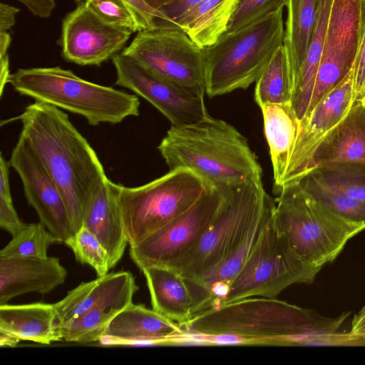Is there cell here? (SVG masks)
<instances>
[{
  "instance_id": "cell-45",
  "label": "cell",
  "mask_w": 365,
  "mask_h": 365,
  "mask_svg": "<svg viewBox=\"0 0 365 365\" xmlns=\"http://www.w3.org/2000/svg\"><path fill=\"white\" fill-rule=\"evenodd\" d=\"M0 83L1 95L3 93L4 86L8 83V78L10 75L8 54L3 56H0Z\"/></svg>"
},
{
  "instance_id": "cell-8",
  "label": "cell",
  "mask_w": 365,
  "mask_h": 365,
  "mask_svg": "<svg viewBox=\"0 0 365 365\" xmlns=\"http://www.w3.org/2000/svg\"><path fill=\"white\" fill-rule=\"evenodd\" d=\"M211 187L185 168L170 170L138 187L119 184V205L130 247L186 211Z\"/></svg>"
},
{
  "instance_id": "cell-6",
  "label": "cell",
  "mask_w": 365,
  "mask_h": 365,
  "mask_svg": "<svg viewBox=\"0 0 365 365\" xmlns=\"http://www.w3.org/2000/svg\"><path fill=\"white\" fill-rule=\"evenodd\" d=\"M283 8L204 48L205 92L210 97L245 89L256 82L283 45Z\"/></svg>"
},
{
  "instance_id": "cell-2",
  "label": "cell",
  "mask_w": 365,
  "mask_h": 365,
  "mask_svg": "<svg viewBox=\"0 0 365 365\" xmlns=\"http://www.w3.org/2000/svg\"><path fill=\"white\" fill-rule=\"evenodd\" d=\"M349 313L324 317L277 298L252 297L202 312L180 324L185 334H232L246 344L304 346L316 333L337 331Z\"/></svg>"
},
{
  "instance_id": "cell-21",
  "label": "cell",
  "mask_w": 365,
  "mask_h": 365,
  "mask_svg": "<svg viewBox=\"0 0 365 365\" xmlns=\"http://www.w3.org/2000/svg\"><path fill=\"white\" fill-rule=\"evenodd\" d=\"M354 162L365 165V103L355 101L345 117L323 139L309 173L317 167Z\"/></svg>"
},
{
  "instance_id": "cell-17",
  "label": "cell",
  "mask_w": 365,
  "mask_h": 365,
  "mask_svg": "<svg viewBox=\"0 0 365 365\" xmlns=\"http://www.w3.org/2000/svg\"><path fill=\"white\" fill-rule=\"evenodd\" d=\"M185 334L180 324L133 302L118 313L100 339L102 344H170Z\"/></svg>"
},
{
  "instance_id": "cell-20",
  "label": "cell",
  "mask_w": 365,
  "mask_h": 365,
  "mask_svg": "<svg viewBox=\"0 0 365 365\" xmlns=\"http://www.w3.org/2000/svg\"><path fill=\"white\" fill-rule=\"evenodd\" d=\"M274 206L275 200L272 197L240 244L220 262L197 279H185L192 299L194 317L210 308V290L215 285H230L241 270L265 225L272 216Z\"/></svg>"
},
{
  "instance_id": "cell-9",
  "label": "cell",
  "mask_w": 365,
  "mask_h": 365,
  "mask_svg": "<svg viewBox=\"0 0 365 365\" xmlns=\"http://www.w3.org/2000/svg\"><path fill=\"white\" fill-rule=\"evenodd\" d=\"M320 269L294 251L272 216L220 305L252 297L277 298L290 285L312 282Z\"/></svg>"
},
{
  "instance_id": "cell-10",
  "label": "cell",
  "mask_w": 365,
  "mask_h": 365,
  "mask_svg": "<svg viewBox=\"0 0 365 365\" xmlns=\"http://www.w3.org/2000/svg\"><path fill=\"white\" fill-rule=\"evenodd\" d=\"M122 53L158 76L204 96L203 48L179 26L159 21L138 31Z\"/></svg>"
},
{
  "instance_id": "cell-28",
  "label": "cell",
  "mask_w": 365,
  "mask_h": 365,
  "mask_svg": "<svg viewBox=\"0 0 365 365\" xmlns=\"http://www.w3.org/2000/svg\"><path fill=\"white\" fill-rule=\"evenodd\" d=\"M320 0H288L283 46L289 60L292 86L304 61L317 18Z\"/></svg>"
},
{
  "instance_id": "cell-33",
  "label": "cell",
  "mask_w": 365,
  "mask_h": 365,
  "mask_svg": "<svg viewBox=\"0 0 365 365\" xmlns=\"http://www.w3.org/2000/svg\"><path fill=\"white\" fill-rule=\"evenodd\" d=\"M56 242L59 240L41 222L26 224L0 251V257H46L48 248Z\"/></svg>"
},
{
  "instance_id": "cell-40",
  "label": "cell",
  "mask_w": 365,
  "mask_h": 365,
  "mask_svg": "<svg viewBox=\"0 0 365 365\" xmlns=\"http://www.w3.org/2000/svg\"><path fill=\"white\" fill-rule=\"evenodd\" d=\"M203 0H178L162 7L159 10L163 13L173 24L178 25V21L191 9Z\"/></svg>"
},
{
  "instance_id": "cell-39",
  "label": "cell",
  "mask_w": 365,
  "mask_h": 365,
  "mask_svg": "<svg viewBox=\"0 0 365 365\" xmlns=\"http://www.w3.org/2000/svg\"><path fill=\"white\" fill-rule=\"evenodd\" d=\"M26 225L20 220L12 200L0 197V227L14 237Z\"/></svg>"
},
{
  "instance_id": "cell-37",
  "label": "cell",
  "mask_w": 365,
  "mask_h": 365,
  "mask_svg": "<svg viewBox=\"0 0 365 365\" xmlns=\"http://www.w3.org/2000/svg\"><path fill=\"white\" fill-rule=\"evenodd\" d=\"M360 39L354 65L355 101L365 98V0H360Z\"/></svg>"
},
{
  "instance_id": "cell-15",
  "label": "cell",
  "mask_w": 365,
  "mask_h": 365,
  "mask_svg": "<svg viewBox=\"0 0 365 365\" xmlns=\"http://www.w3.org/2000/svg\"><path fill=\"white\" fill-rule=\"evenodd\" d=\"M9 164L19 175L26 200L37 212L40 222L60 242L66 244L74 231L63 197L21 135Z\"/></svg>"
},
{
  "instance_id": "cell-24",
  "label": "cell",
  "mask_w": 365,
  "mask_h": 365,
  "mask_svg": "<svg viewBox=\"0 0 365 365\" xmlns=\"http://www.w3.org/2000/svg\"><path fill=\"white\" fill-rule=\"evenodd\" d=\"M142 272L146 279L153 309L180 324L192 319V299L182 276L164 267H150Z\"/></svg>"
},
{
  "instance_id": "cell-29",
  "label": "cell",
  "mask_w": 365,
  "mask_h": 365,
  "mask_svg": "<svg viewBox=\"0 0 365 365\" xmlns=\"http://www.w3.org/2000/svg\"><path fill=\"white\" fill-rule=\"evenodd\" d=\"M136 292L130 290L120 294L68 322L56 324L62 340L80 344L99 341L115 316L132 303Z\"/></svg>"
},
{
  "instance_id": "cell-4",
  "label": "cell",
  "mask_w": 365,
  "mask_h": 365,
  "mask_svg": "<svg viewBox=\"0 0 365 365\" xmlns=\"http://www.w3.org/2000/svg\"><path fill=\"white\" fill-rule=\"evenodd\" d=\"M8 83L20 95L80 115L91 125L116 124L139 115L137 95L88 81L58 66L19 68L10 73Z\"/></svg>"
},
{
  "instance_id": "cell-25",
  "label": "cell",
  "mask_w": 365,
  "mask_h": 365,
  "mask_svg": "<svg viewBox=\"0 0 365 365\" xmlns=\"http://www.w3.org/2000/svg\"><path fill=\"white\" fill-rule=\"evenodd\" d=\"M260 108L269 148L274 184L279 190L283 185L299 120L291 103L269 104Z\"/></svg>"
},
{
  "instance_id": "cell-7",
  "label": "cell",
  "mask_w": 365,
  "mask_h": 365,
  "mask_svg": "<svg viewBox=\"0 0 365 365\" xmlns=\"http://www.w3.org/2000/svg\"><path fill=\"white\" fill-rule=\"evenodd\" d=\"M224 192L223 202L207 228L168 267L185 279H197L232 252L272 198L262 178L225 188Z\"/></svg>"
},
{
  "instance_id": "cell-22",
  "label": "cell",
  "mask_w": 365,
  "mask_h": 365,
  "mask_svg": "<svg viewBox=\"0 0 365 365\" xmlns=\"http://www.w3.org/2000/svg\"><path fill=\"white\" fill-rule=\"evenodd\" d=\"M130 290H138L130 272L108 273L96 279L82 282L69 291L61 301L53 304L56 324L77 318L105 301Z\"/></svg>"
},
{
  "instance_id": "cell-26",
  "label": "cell",
  "mask_w": 365,
  "mask_h": 365,
  "mask_svg": "<svg viewBox=\"0 0 365 365\" xmlns=\"http://www.w3.org/2000/svg\"><path fill=\"white\" fill-rule=\"evenodd\" d=\"M334 0H320L308 48L292 86V106L300 120L306 114L314 90Z\"/></svg>"
},
{
  "instance_id": "cell-31",
  "label": "cell",
  "mask_w": 365,
  "mask_h": 365,
  "mask_svg": "<svg viewBox=\"0 0 365 365\" xmlns=\"http://www.w3.org/2000/svg\"><path fill=\"white\" fill-rule=\"evenodd\" d=\"M319 182L352 198L365 202V165L354 162L334 163L311 170Z\"/></svg>"
},
{
  "instance_id": "cell-5",
  "label": "cell",
  "mask_w": 365,
  "mask_h": 365,
  "mask_svg": "<svg viewBox=\"0 0 365 365\" xmlns=\"http://www.w3.org/2000/svg\"><path fill=\"white\" fill-rule=\"evenodd\" d=\"M273 211L278 232L302 258L322 268L333 262L365 223L343 217L307 193L297 181L279 190Z\"/></svg>"
},
{
  "instance_id": "cell-32",
  "label": "cell",
  "mask_w": 365,
  "mask_h": 365,
  "mask_svg": "<svg viewBox=\"0 0 365 365\" xmlns=\"http://www.w3.org/2000/svg\"><path fill=\"white\" fill-rule=\"evenodd\" d=\"M297 182L307 193L332 211L354 221L365 223V202L324 185L309 174Z\"/></svg>"
},
{
  "instance_id": "cell-36",
  "label": "cell",
  "mask_w": 365,
  "mask_h": 365,
  "mask_svg": "<svg viewBox=\"0 0 365 365\" xmlns=\"http://www.w3.org/2000/svg\"><path fill=\"white\" fill-rule=\"evenodd\" d=\"M84 2L107 24L133 33L141 31L134 14L122 0H85Z\"/></svg>"
},
{
  "instance_id": "cell-35",
  "label": "cell",
  "mask_w": 365,
  "mask_h": 365,
  "mask_svg": "<svg viewBox=\"0 0 365 365\" xmlns=\"http://www.w3.org/2000/svg\"><path fill=\"white\" fill-rule=\"evenodd\" d=\"M288 0H237L225 34L235 32L284 8Z\"/></svg>"
},
{
  "instance_id": "cell-3",
  "label": "cell",
  "mask_w": 365,
  "mask_h": 365,
  "mask_svg": "<svg viewBox=\"0 0 365 365\" xmlns=\"http://www.w3.org/2000/svg\"><path fill=\"white\" fill-rule=\"evenodd\" d=\"M158 149L170 170L188 169L218 189L262 175L247 138L230 124L210 115L172 125Z\"/></svg>"
},
{
  "instance_id": "cell-46",
  "label": "cell",
  "mask_w": 365,
  "mask_h": 365,
  "mask_svg": "<svg viewBox=\"0 0 365 365\" xmlns=\"http://www.w3.org/2000/svg\"><path fill=\"white\" fill-rule=\"evenodd\" d=\"M19 339L11 334L0 330V346L14 347L19 344Z\"/></svg>"
},
{
  "instance_id": "cell-18",
  "label": "cell",
  "mask_w": 365,
  "mask_h": 365,
  "mask_svg": "<svg viewBox=\"0 0 365 365\" xmlns=\"http://www.w3.org/2000/svg\"><path fill=\"white\" fill-rule=\"evenodd\" d=\"M118 193L119 184L114 183L107 176L98 181L88 195L82 224L107 250L110 269L122 258L128 244Z\"/></svg>"
},
{
  "instance_id": "cell-41",
  "label": "cell",
  "mask_w": 365,
  "mask_h": 365,
  "mask_svg": "<svg viewBox=\"0 0 365 365\" xmlns=\"http://www.w3.org/2000/svg\"><path fill=\"white\" fill-rule=\"evenodd\" d=\"M25 5L34 15L40 18L49 17L55 6L54 0H16Z\"/></svg>"
},
{
  "instance_id": "cell-16",
  "label": "cell",
  "mask_w": 365,
  "mask_h": 365,
  "mask_svg": "<svg viewBox=\"0 0 365 365\" xmlns=\"http://www.w3.org/2000/svg\"><path fill=\"white\" fill-rule=\"evenodd\" d=\"M132 33L106 23L81 2L63 21L62 56L80 66H100L118 53Z\"/></svg>"
},
{
  "instance_id": "cell-27",
  "label": "cell",
  "mask_w": 365,
  "mask_h": 365,
  "mask_svg": "<svg viewBox=\"0 0 365 365\" xmlns=\"http://www.w3.org/2000/svg\"><path fill=\"white\" fill-rule=\"evenodd\" d=\"M237 0H203L178 22L200 48L215 43L225 33Z\"/></svg>"
},
{
  "instance_id": "cell-11",
  "label": "cell",
  "mask_w": 365,
  "mask_h": 365,
  "mask_svg": "<svg viewBox=\"0 0 365 365\" xmlns=\"http://www.w3.org/2000/svg\"><path fill=\"white\" fill-rule=\"evenodd\" d=\"M224 197V189L210 187L186 211L130 247L133 262L140 270L150 267H169L207 228Z\"/></svg>"
},
{
  "instance_id": "cell-30",
  "label": "cell",
  "mask_w": 365,
  "mask_h": 365,
  "mask_svg": "<svg viewBox=\"0 0 365 365\" xmlns=\"http://www.w3.org/2000/svg\"><path fill=\"white\" fill-rule=\"evenodd\" d=\"M255 83V100L259 108L269 104H292V81L283 45L276 51Z\"/></svg>"
},
{
  "instance_id": "cell-47",
  "label": "cell",
  "mask_w": 365,
  "mask_h": 365,
  "mask_svg": "<svg viewBox=\"0 0 365 365\" xmlns=\"http://www.w3.org/2000/svg\"><path fill=\"white\" fill-rule=\"evenodd\" d=\"M11 41L8 32H0V56L7 55V51Z\"/></svg>"
},
{
  "instance_id": "cell-13",
  "label": "cell",
  "mask_w": 365,
  "mask_h": 365,
  "mask_svg": "<svg viewBox=\"0 0 365 365\" xmlns=\"http://www.w3.org/2000/svg\"><path fill=\"white\" fill-rule=\"evenodd\" d=\"M360 24V0H334L312 96L306 114L353 68L359 45Z\"/></svg>"
},
{
  "instance_id": "cell-38",
  "label": "cell",
  "mask_w": 365,
  "mask_h": 365,
  "mask_svg": "<svg viewBox=\"0 0 365 365\" xmlns=\"http://www.w3.org/2000/svg\"><path fill=\"white\" fill-rule=\"evenodd\" d=\"M133 11L141 31L151 28L158 21L170 22L160 10L155 9L143 0H122Z\"/></svg>"
},
{
  "instance_id": "cell-44",
  "label": "cell",
  "mask_w": 365,
  "mask_h": 365,
  "mask_svg": "<svg viewBox=\"0 0 365 365\" xmlns=\"http://www.w3.org/2000/svg\"><path fill=\"white\" fill-rule=\"evenodd\" d=\"M349 334L354 337L365 339V306L354 316Z\"/></svg>"
},
{
  "instance_id": "cell-19",
  "label": "cell",
  "mask_w": 365,
  "mask_h": 365,
  "mask_svg": "<svg viewBox=\"0 0 365 365\" xmlns=\"http://www.w3.org/2000/svg\"><path fill=\"white\" fill-rule=\"evenodd\" d=\"M67 274L57 257H0V305L26 293L48 294Z\"/></svg>"
},
{
  "instance_id": "cell-42",
  "label": "cell",
  "mask_w": 365,
  "mask_h": 365,
  "mask_svg": "<svg viewBox=\"0 0 365 365\" xmlns=\"http://www.w3.org/2000/svg\"><path fill=\"white\" fill-rule=\"evenodd\" d=\"M19 11L16 7L1 3L0 32H7L15 24L16 15Z\"/></svg>"
},
{
  "instance_id": "cell-43",
  "label": "cell",
  "mask_w": 365,
  "mask_h": 365,
  "mask_svg": "<svg viewBox=\"0 0 365 365\" xmlns=\"http://www.w3.org/2000/svg\"><path fill=\"white\" fill-rule=\"evenodd\" d=\"M9 164L1 154L0 157V197L12 200L9 181Z\"/></svg>"
},
{
  "instance_id": "cell-49",
  "label": "cell",
  "mask_w": 365,
  "mask_h": 365,
  "mask_svg": "<svg viewBox=\"0 0 365 365\" xmlns=\"http://www.w3.org/2000/svg\"><path fill=\"white\" fill-rule=\"evenodd\" d=\"M364 103H365V98L361 101Z\"/></svg>"
},
{
  "instance_id": "cell-48",
  "label": "cell",
  "mask_w": 365,
  "mask_h": 365,
  "mask_svg": "<svg viewBox=\"0 0 365 365\" xmlns=\"http://www.w3.org/2000/svg\"><path fill=\"white\" fill-rule=\"evenodd\" d=\"M150 7L159 10L163 6L174 3L178 0H143Z\"/></svg>"
},
{
  "instance_id": "cell-1",
  "label": "cell",
  "mask_w": 365,
  "mask_h": 365,
  "mask_svg": "<svg viewBox=\"0 0 365 365\" xmlns=\"http://www.w3.org/2000/svg\"><path fill=\"white\" fill-rule=\"evenodd\" d=\"M22 136L59 188L74 234L83 224L88 193L106 173L96 153L61 109L41 101L15 118Z\"/></svg>"
},
{
  "instance_id": "cell-23",
  "label": "cell",
  "mask_w": 365,
  "mask_h": 365,
  "mask_svg": "<svg viewBox=\"0 0 365 365\" xmlns=\"http://www.w3.org/2000/svg\"><path fill=\"white\" fill-rule=\"evenodd\" d=\"M0 330L18 339L51 344L62 340L53 304L0 305Z\"/></svg>"
},
{
  "instance_id": "cell-34",
  "label": "cell",
  "mask_w": 365,
  "mask_h": 365,
  "mask_svg": "<svg viewBox=\"0 0 365 365\" xmlns=\"http://www.w3.org/2000/svg\"><path fill=\"white\" fill-rule=\"evenodd\" d=\"M66 245L72 250L76 261L92 267L98 277L108 274L110 269L107 250L85 226L82 225Z\"/></svg>"
},
{
  "instance_id": "cell-12",
  "label": "cell",
  "mask_w": 365,
  "mask_h": 365,
  "mask_svg": "<svg viewBox=\"0 0 365 365\" xmlns=\"http://www.w3.org/2000/svg\"><path fill=\"white\" fill-rule=\"evenodd\" d=\"M112 59L116 71L115 84L148 101L173 126L192 123L210 115L204 96L158 76L122 52Z\"/></svg>"
},
{
  "instance_id": "cell-14",
  "label": "cell",
  "mask_w": 365,
  "mask_h": 365,
  "mask_svg": "<svg viewBox=\"0 0 365 365\" xmlns=\"http://www.w3.org/2000/svg\"><path fill=\"white\" fill-rule=\"evenodd\" d=\"M355 102L354 68L323 96L300 120L283 185L309 173L313 156L323 139L345 117Z\"/></svg>"
}]
</instances>
